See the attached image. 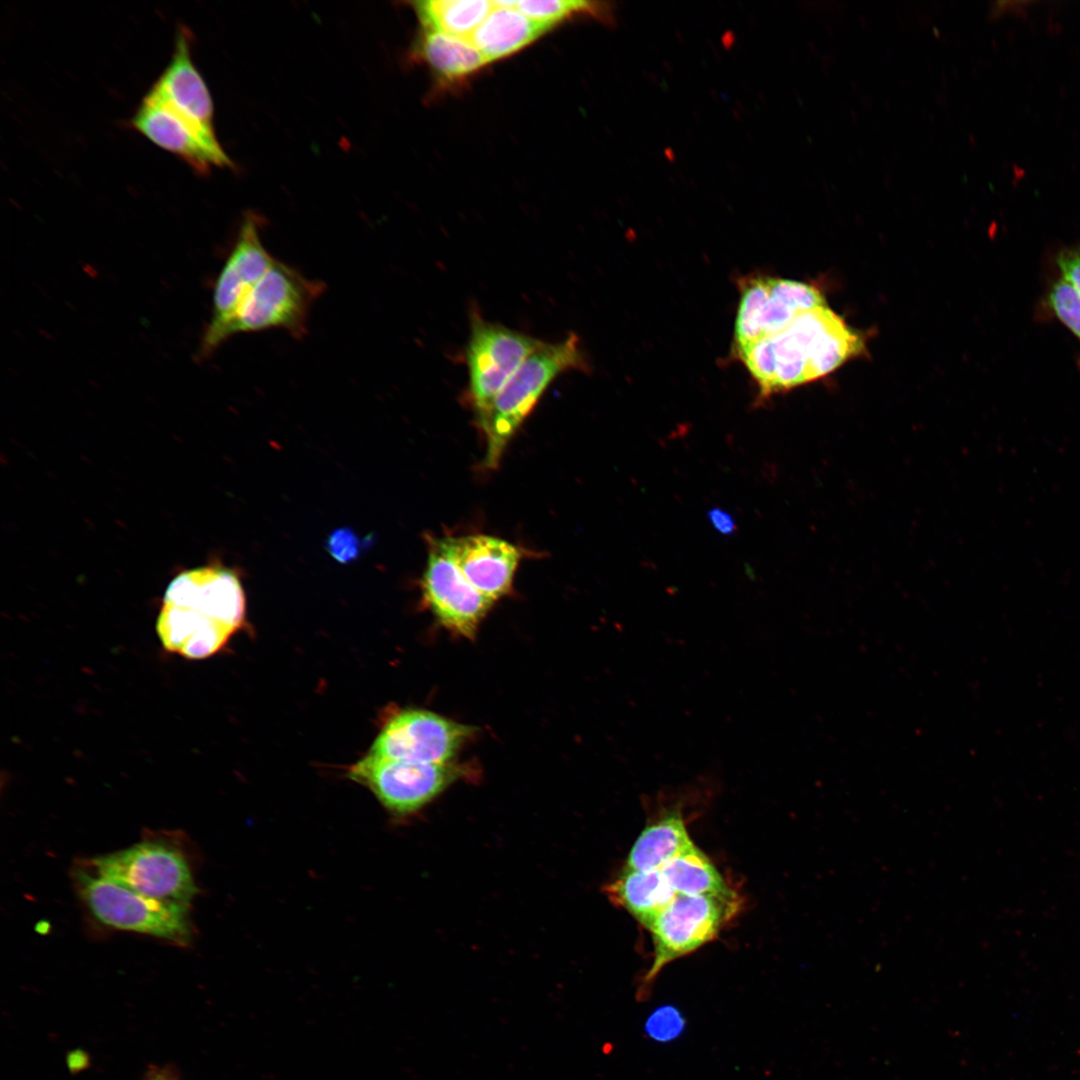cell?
Returning a JSON list of instances; mask_svg holds the SVG:
<instances>
[{"instance_id": "11", "label": "cell", "mask_w": 1080, "mask_h": 1080, "mask_svg": "<svg viewBox=\"0 0 1080 1080\" xmlns=\"http://www.w3.org/2000/svg\"><path fill=\"white\" fill-rule=\"evenodd\" d=\"M425 602L452 632L472 637L492 601L478 591L456 563L452 537L433 540L422 579Z\"/></svg>"}, {"instance_id": "26", "label": "cell", "mask_w": 1080, "mask_h": 1080, "mask_svg": "<svg viewBox=\"0 0 1080 1080\" xmlns=\"http://www.w3.org/2000/svg\"><path fill=\"white\" fill-rule=\"evenodd\" d=\"M360 541L349 529L335 531L328 540V551L338 561L346 562L359 552Z\"/></svg>"}, {"instance_id": "21", "label": "cell", "mask_w": 1080, "mask_h": 1080, "mask_svg": "<svg viewBox=\"0 0 1080 1080\" xmlns=\"http://www.w3.org/2000/svg\"><path fill=\"white\" fill-rule=\"evenodd\" d=\"M494 8L488 0H426L414 2L423 30L467 37Z\"/></svg>"}, {"instance_id": "3", "label": "cell", "mask_w": 1080, "mask_h": 1080, "mask_svg": "<svg viewBox=\"0 0 1080 1080\" xmlns=\"http://www.w3.org/2000/svg\"><path fill=\"white\" fill-rule=\"evenodd\" d=\"M82 900L106 926L155 936L175 944H189L192 925L189 907L145 897L95 871L87 862L73 870Z\"/></svg>"}, {"instance_id": "22", "label": "cell", "mask_w": 1080, "mask_h": 1080, "mask_svg": "<svg viewBox=\"0 0 1080 1080\" xmlns=\"http://www.w3.org/2000/svg\"><path fill=\"white\" fill-rule=\"evenodd\" d=\"M660 870L678 894L697 896L734 893L707 856L696 846L668 861Z\"/></svg>"}, {"instance_id": "4", "label": "cell", "mask_w": 1080, "mask_h": 1080, "mask_svg": "<svg viewBox=\"0 0 1080 1080\" xmlns=\"http://www.w3.org/2000/svg\"><path fill=\"white\" fill-rule=\"evenodd\" d=\"M87 863L102 876L168 904L190 907L198 890L183 847L160 835Z\"/></svg>"}, {"instance_id": "14", "label": "cell", "mask_w": 1080, "mask_h": 1080, "mask_svg": "<svg viewBox=\"0 0 1080 1080\" xmlns=\"http://www.w3.org/2000/svg\"><path fill=\"white\" fill-rule=\"evenodd\" d=\"M131 126L155 145L173 153L200 173L212 166H231L219 142L198 133L150 91L130 121Z\"/></svg>"}, {"instance_id": "6", "label": "cell", "mask_w": 1080, "mask_h": 1080, "mask_svg": "<svg viewBox=\"0 0 1080 1080\" xmlns=\"http://www.w3.org/2000/svg\"><path fill=\"white\" fill-rule=\"evenodd\" d=\"M738 908L735 892L697 896L677 893L649 930L654 943V959L638 986L637 999H648L660 971L668 963L713 940Z\"/></svg>"}, {"instance_id": "18", "label": "cell", "mask_w": 1080, "mask_h": 1080, "mask_svg": "<svg viewBox=\"0 0 1080 1080\" xmlns=\"http://www.w3.org/2000/svg\"><path fill=\"white\" fill-rule=\"evenodd\" d=\"M610 901L650 930L677 894L660 869L624 871L605 888Z\"/></svg>"}, {"instance_id": "25", "label": "cell", "mask_w": 1080, "mask_h": 1080, "mask_svg": "<svg viewBox=\"0 0 1080 1080\" xmlns=\"http://www.w3.org/2000/svg\"><path fill=\"white\" fill-rule=\"evenodd\" d=\"M686 1026V1020L680 1010L672 1005L655 1009L645 1022L648 1037L657 1042H670L680 1037Z\"/></svg>"}, {"instance_id": "19", "label": "cell", "mask_w": 1080, "mask_h": 1080, "mask_svg": "<svg viewBox=\"0 0 1080 1080\" xmlns=\"http://www.w3.org/2000/svg\"><path fill=\"white\" fill-rule=\"evenodd\" d=\"M693 847L681 813L672 810L642 830L628 854L625 868L657 870Z\"/></svg>"}, {"instance_id": "1", "label": "cell", "mask_w": 1080, "mask_h": 1080, "mask_svg": "<svg viewBox=\"0 0 1080 1080\" xmlns=\"http://www.w3.org/2000/svg\"><path fill=\"white\" fill-rule=\"evenodd\" d=\"M245 607L240 579L231 569L186 570L165 591L156 632L167 651L189 659L207 658L241 627Z\"/></svg>"}, {"instance_id": "15", "label": "cell", "mask_w": 1080, "mask_h": 1080, "mask_svg": "<svg viewBox=\"0 0 1080 1080\" xmlns=\"http://www.w3.org/2000/svg\"><path fill=\"white\" fill-rule=\"evenodd\" d=\"M207 140L218 142L213 128V103L190 55V35L177 33L172 59L149 90Z\"/></svg>"}, {"instance_id": "7", "label": "cell", "mask_w": 1080, "mask_h": 1080, "mask_svg": "<svg viewBox=\"0 0 1080 1080\" xmlns=\"http://www.w3.org/2000/svg\"><path fill=\"white\" fill-rule=\"evenodd\" d=\"M325 285L306 278L276 260L239 305L226 331V340L238 333L282 329L295 338L306 334L313 303Z\"/></svg>"}, {"instance_id": "29", "label": "cell", "mask_w": 1080, "mask_h": 1080, "mask_svg": "<svg viewBox=\"0 0 1080 1080\" xmlns=\"http://www.w3.org/2000/svg\"><path fill=\"white\" fill-rule=\"evenodd\" d=\"M141 1080H181L180 1073L172 1064L150 1065Z\"/></svg>"}, {"instance_id": "24", "label": "cell", "mask_w": 1080, "mask_h": 1080, "mask_svg": "<svg viewBox=\"0 0 1080 1080\" xmlns=\"http://www.w3.org/2000/svg\"><path fill=\"white\" fill-rule=\"evenodd\" d=\"M1047 304L1056 317L1080 341V294L1077 290L1061 278L1052 284Z\"/></svg>"}, {"instance_id": "12", "label": "cell", "mask_w": 1080, "mask_h": 1080, "mask_svg": "<svg viewBox=\"0 0 1080 1080\" xmlns=\"http://www.w3.org/2000/svg\"><path fill=\"white\" fill-rule=\"evenodd\" d=\"M821 292L795 280L757 278L744 287L735 321L737 349L789 325L799 314L825 307Z\"/></svg>"}, {"instance_id": "10", "label": "cell", "mask_w": 1080, "mask_h": 1080, "mask_svg": "<svg viewBox=\"0 0 1080 1080\" xmlns=\"http://www.w3.org/2000/svg\"><path fill=\"white\" fill-rule=\"evenodd\" d=\"M259 224L256 216H245L235 244L218 275L212 316L201 340L200 355L203 357L209 356L226 341L227 328L242 300L275 261L261 241Z\"/></svg>"}, {"instance_id": "2", "label": "cell", "mask_w": 1080, "mask_h": 1080, "mask_svg": "<svg viewBox=\"0 0 1080 1080\" xmlns=\"http://www.w3.org/2000/svg\"><path fill=\"white\" fill-rule=\"evenodd\" d=\"M586 368L575 334L556 343L541 342L505 383L488 413L478 421L487 440L485 466L495 468L498 465L511 437L558 376Z\"/></svg>"}, {"instance_id": "13", "label": "cell", "mask_w": 1080, "mask_h": 1080, "mask_svg": "<svg viewBox=\"0 0 1080 1080\" xmlns=\"http://www.w3.org/2000/svg\"><path fill=\"white\" fill-rule=\"evenodd\" d=\"M472 731L433 712L406 710L385 724L370 753L410 762L449 763Z\"/></svg>"}, {"instance_id": "9", "label": "cell", "mask_w": 1080, "mask_h": 1080, "mask_svg": "<svg viewBox=\"0 0 1080 1080\" xmlns=\"http://www.w3.org/2000/svg\"><path fill=\"white\" fill-rule=\"evenodd\" d=\"M459 775L450 763H418L369 753L348 770V777L366 786L390 813L416 812Z\"/></svg>"}, {"instance_id": "30", "label": "cell", "mask_w": 1080, "mask_h": 1080, "mask_svg": "<svg viewBox=\"0 0 1080 1080\" xmlns=\"http://www.w3.org/2000/svg\"><path fill=\"white\" fill-rule=\"evenodd\" d=\"M996 4H997V7L993 8L995 10V14H999L1000 11H1009V12L1014 11V12H1016V14H1023L1024 10L1026 9L1025 6L1027 4H1030V2H1026V1H1024V2L1023 1L1011 2L1010 1V2H997Z\"/></svg>"}, {"instance_id": "8", "label": "cell", "mask_w": 1080, "mask_h": 1080, "mask_svg": "<svg viewBox=\"0 0 1080 1080\" xmlns=\"http://www.w3.org/2000/svg\"><path fill=\"white\" fill-rule=\"evenodd\" d=\"M541 341L473 312L465 351L469 371L467 394L480 421L505 383Z\"/></svg>"}, {"instance_id": "27", "label": "cell", "mask_w": 1080, "mask_h": 1080, "mask_svg": "<svg viewBox=\"0 0 1080 1080\" xmlns=\"http://www.w3.org/2000/svg\"><path fill=\"white\" fill-rule=\"evenodd\" d=\"M1056 263L1063 279L1080 294V247L1062 249L1056 257Z\"/></svg>"}, {"instance_id": "28", "label": "cell", "mask_w": 1080, "mask_h": 1080, "mask_svg": "<svg viewBox=\"0 0 1080 1080\" xmlns=\"http://www.w3.org/2000/svg\"><path fill=\"white\" fill-rule=\"evenodd\" d=\"M707 516L710 523L712 524V527L715 528L719 533L723 535H731L735 532L736 523L733 516L729 512L721 508H713L708 512Z\"/></svg>"}, {"instance_id": "16", "label": "cell", "mask_w": 1080, "mask_h": 1080, "mask_svg": "<svg viewBox=\"0 0 1080 1080\" xmlns=\"http://www.w3.org/2000/svg\"><path fill=\"white\" fill-rule=\"evenodd\" d=\"M453 553L464 576L483 595L495 601L511 591L520 549L500 538L469 535L452 538Z\"/></svg>"}, {"instance_id": "23", "label": "cell", "mask_w": 1080, "mask_h": 1080, "mask_svg": "<svg viewBox=\"0 0 1080 1080\" xmlns=\"http://www.w3.org/2000/svg\"><path fill=\"white\" fill-rule=\"evenodd\" d=\"M512 6L525 16L551 28L579 14L601 16L606 10L599 2L579 0H521L512 1Z\"/></svg>"}, {"instance_id": "5", "label": "cell", "mask_w": 1080, "mask_h": 1080, "mask_svg": "<svg viewBox=\"0 0 1080 1080\" xmlns=\"http://www.w3.org/2000/svg\"><path fill=\"white\" fill-rule=\"evenodd\" d=\"M842 319L827 306L799 314L780 331L738 348L764 396L811 381L810 366L825 333Z\"/></svg>"}, {"instance_id": "17", "label": "cell", "mask_w": 1080, "mask_h": 1080, "mask_svg": "<svg viewBox=\"0 0 1080 1080\" xmlns=\"http://www.w3.org/2000/svg\"><path fill=\"white\" fill-rule=\"evenodd\" d=\"M494 8L469 37L488 63L510 56L551 29L512 6V1H493Z\"/></svg>"}, {"instance_id": "20", "label": "cell", "mask_w": 1080, "mask_h": 1080, "mask_svg": "<svg viewBox=\"0 0 1080 1080\" xmlns=\"http://www.w3.org/2000/svg\"><path fill=\"white\" fill-rule=\"evenodd\" d=\"M417 55L439 77L454 81L465 78L488 64L470 38L423 30Z\"/></svg>"}]
</instances>
